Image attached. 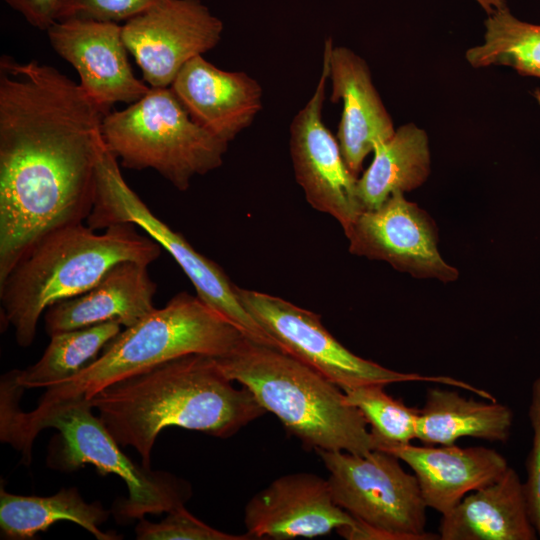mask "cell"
<instances>
[{
	"label": "cell",
	"instance_id": "obj_1",
	"mask_svg": "<svg viewBox=\"0 0 540 540\" xmlns=\"http://www.w3.org/2000/svg\"><path fill=\"white\" fill-rule=\"evenodd\" d=\"M105 115L56 68L0 58V280L42 237L87 220Z\"/></svg>",
	"mask_w": 540,
	"mask_h": 540
},
{
	"label": "cell",
	"instance_id": "obj_2",
	"mask_svg": "<svg viewBox=\"0 0 540 540\" xmlns=\"http://www.w3.org/2000/svg\"><path fill=\"white\" fill-rule=\"evenodd\" d=\"M233 382L215 357L188 354L113 382L88 401L116 442L132 446L150 467L154 443L167 427L225 439L266 413Z\"/></svg>",
	"mask_w": 540,
	"mask_h": 540
},
{
	"label": "cell",
	"instance_id": "obj_3",
	"mask_svg": "<svg viewBox=\"0 0 540 540\" xmlns=\"http://www.w3.org/2000/svg\"><path fill=\"white\" fill-rule=\"evenodd\" d=\"M13 372L1 378L0 439L31 462L32 444L44 428L58 430L51 438L46 458L54 470L70 473L90 464L100 475L114 474L128 488V497L120 498L111 513L118 522L140 520L147 514L168 513L184 505L192 495L188 481L166 471H154L132 461L109 433L86 399L61 401L29 412L20 409L23 394Z\"/></svg>",
	"mask_w": 540,
	"mask_h": 540
},
{
	"label": "cell",
	"instance_id": "obj_4",
	"mask_svg": "<svg viewBox=\"0 0 540 540\" xmlns=\"http://www.w3.org/2000/svg\"><path fill=\"white\" fill-rule=\"evenodd\" d=\"M161 246L133 223L114 224L96 233L84 223L57 229L33 244L0 281L1 318L28 347L46 309L94 286L115 264H151Z\"/></svg>",
	"mask_w": 540,
	"mask_h": 540
},
{
	"label": "cell",
	"instance_id": "obj_5",
	"mask_svg": "<svg viewBox=\"0 0 540 540\" xmlns=\"http://www.w3.org/2000/svg\"><path fill=\"white\" fill-rule=\"evenodd\" d=\"M216 359L305 447L354 454L375 450L364 416L344 391L290 354L245 337Z\"/></svg>",
	"mask_w": 540,
	"mask_h": 540
},
{
	"label": "cell",
	"instance_id": "obj_6",
	"mask_svg": "<svg viewBox=\"0 0 540 540\" xmlns=\"http://www.w3.org/2000/svg\"><path fill=\"white\" fill-rule=\"evenodd\" d=\"M242 331L197 295L181 292L126 327L73 377L46 388L37 407L89 400L104 387L168 360L203 354L220 358L245 338Z\"/></svg>",
	"mask_w": 540,
	"mask_h": 540
},
{
	"label": "cell",
	"instance_id": "obj_7",
	"mask_svg": "<svg viewBox=\"0 0 540 540\" xmlns=\"http://www.w3.org/2000/svg\"><path fill=\"white\" fill-rule=\"evenodd\" d=\"M108 149L128 169H153L179 191L223 164L228 143L195 122L171 87L150 88L103 118Z\"/></svg>",
	"mask_w": 540,
	"mask_h": 540
},
{
	"label": "cell",
	"instance_id": "obj_8",
	"mask_svg": "<svg viewBox=\"0 0 540 540\" xmlns=\"http://www.w3.org/2000/svg\"><path fill=\"white\" fill-rule=\"evenodd\" d=\"M329 472L335 503L358 520L339 534L349 540H434L426 532L427 506L414 473L395 455L315 450Z\"/></svg>",
	"mask_w": 540,
	"mask_h": 540
},
{
	"label": "cell",
	"instance_id": "obj_9",
	"mask_svg": "<svg viewBox=\"0 0 540 540\" xmlns=\"http://www.w3.org/2000/svg\"><path fill=\"white\" fill-rule=\"evenodd\" d=\"M119 223L135 224L164 248L189 278L196 295L237 326L247 338L278 348L241 304L237 285L223 269L155 216L129 187L121 174L118 159L105 144L97 163L94 206L86 224L96 231Z\"/></svg>",
	"mask_w": 540,
	"mask_h": 540
},
{
	"label": "cell",
	"instance_id": "obj_10",
	"mask_svg": "<svg viewBox=\"0 0 540 540\" xmlns=\"http://www.w3.org/2000/svg\"><path fill=\"white\" fill-rule=\"evenodd\" d=\"M244 308L277 347L318 371L343 391L371 384L432 382L473 392L489 393L450 376H428L395 371L347 349L322 324L316 313L277 296L236 286Z\"/></svg>",
	"mask_w": 540,
	"mask_h": 540
},
{
	"label": "cell",
	"instance_id": "obj_11",
	"mask_svg": "<svg viewBox=\"0 0 540 540\" xmlns=\"http://www.w3.org/2000/svg\"><path fill=\"white\" fill-rule=\"evenodd\" d=\"M333 41L324 44L322 70L315 90L290 124V155L297 183L315 210L329 214L343 231L363 212L358 176L346 164L337 138L323 121Z\"/></svg>",
	"mask_w": 540,
	"mask_h": 540
},
{
	"label": "cell",
	"instance_id": "obj_12",
	"mask_svg": "<svg viewBox=\"0 0 540 540\" xmlns=\"http://www.w3.org/2000/svg\"><path fill=\"white\" fill-rule=\"evenodd\" d=\"M223 30L200 0H159L126 21L122 37L144 81L166 88L187 62L218 45Z\"/></svg>",
	"mask_w": 540,
	"mask_h": 540
},
{
	"label": "cell",
	"instance_id": "obj_13",
	"mask_svg": "<svg viewBox=\"0 0 540 540\" xmlns=\"http://www.w3.org/2000/svg\"><path fill=\"white\" fill-rule=\"evenodd\" d=\"M344 233L351 254L384 261L413 278L450 283L459 277L439 251L434 219L404 193H393L380 207L363 211Z\"/></svg>",
	"mask_w": 540,
	"mask_h": 540
},
{
	"label": "cell",
	"instance_id": "obj_14",
	"mask_svg": "<svg viewBox=\"0 0 540 540\" xmlns=\"http://www.w3.org/2000/svg\"><path fill=\"white\" fill-rule=\"evenodd\" d=\"M47 32L52 48L74 67L81 87L104 113L150 90L132 71L118 23L71 19L55 22Z\"/></svg>",
	"mask_w": 540,
	"mask_h": 540
},
{
	"label": "cell",
	"instance_id": "obj_15",
	"mask_svg": "<svg viewBox=\"0 0 540 540\" xmlns=\"http://www.w3.org/2000/svg\"><path fill=\"white\" fill-rule=\"evenodd\" d=\"M356 524L333 500L327 479L309 472L278 477L244 508L246 533L252 539L314 538Z\"/></svg>",
	"mask_w": 540,
	"mask_h": 540
},
{
	"label": "cell",
	"instance_id": "obj_16",
	"mask_svg": "<svg viewBox=\"0 0 540 540\" xmlns=\"http://www.w3.org/2000/svg\"><path fill=\"white\" fill-rule=\"evenodd\" d=\"M170 87L195 122L228 144L263 107V89L255 78L222 70L203 55L187 62Z\"/></svg>",
	"mask_w": 540,
	"mask_h": 540
},
{
	"label": "cell",
	"instance_id": "obj_17",
	"mask_svg": "<svg viewBox=\"0 0 540 540\" xmlns=\"http://www.w3.org/2000/svg\"><path fill=\"white\" fill-rule=\"evenodd\" d=\"M330 100L342 102L336 138L349 169L358 176L365 158L395 132L368 63L345 46H333L329 63Z\"/></svg>",
	"mask_w": 540,
	"mask_h": 540
},
{
	"label": "cell",
	"instance_id": "obj_18",
	"mask_svg": "<svg viewBox=\"0 0 540 540\" xmlns=\"http://www.w3.org/2000/svg\"><path fill=\"white\" fill-rule=\"evenodd\" d=\"M385 451L411 468L427 508L441 515L450 512L470 492L498 480L509 468L502 454L485 446L408 443Z\"/></svg>",
	"mask_w": 540,
	"mask_h": 540
},
{
	"label": "cell",
	"instance_id": "obj_19",
	"mask_svg": "<svg viewBox=\"0 0 540 540\" xmlns=\"http://www.w3.org/2000/svg\"><path fill=\"white\" fill-rule=\"evenodd\" d=\"M147 264L125 260L112 266L85 292L50 305L44 312L49 336L104 322L116 321L129 327L155 307L156 283Z\"/></svg>",
	"mask_w": 540,
	"mask_h": 540
},
{
	"label": "cell",
	"instance_id": "obj_20",
	"mask_svg": "<svg viewBox=\"0 0 540 540\" xmlns=\"http://www.w3.org/2000/svg\"><path fill=\"white\" fill-rule=\"evenodd\" d=\"M440 540H535L523 482L509 466L496 481L467 494L442 515Z\"/></svg>",
	"mask_w": 540,
	"mask_h": 540
},
{
	"label": "cell",
	"instance_id": "obj_21",
	"mask_svg": "<svg viewBox=\"0 0 540 540\" xmlns=\"http://www.w3.org/2000/svg\"><path fill=\"white\" fill-rule=\"evenodd\" d=\"M511 408L496 400L466 398L456 390L429 388L417 419L416 439L426 445L455 444L462 437L506 442Z\"/></svg>",
	"mask_w": 540,
	"mask_h": 540
},
{
	"label": "cell",
	"instance_id": "obj_22",
	"mask_svg": "<svg viewBox=\"0 0 540 540\" xmlns=\"http://www.w3.org/2000/svg\"><path fill=\"white\" fill-rule=\"evenodd\" d=\"M373 159L358 177L357 193L363 211L380 207L393 193L422 186L431 172V152L426 131L414 123L395 129L373 150Z\"/></svg>",
	"mask_w": 540,
	"mask_h": 540
},
{
	"label": "cell",
	"instance_id": "obj_23",
	"mask_svg": "<svg viewBox=\"0 0 540 540\" xmlns=\"http://www.w3.org/2000/svg\"><path fill=\"white\" fill-rule=\"evenodd\" d=\"M111 510L98 501L86 502L76 487L62 488L50 496H23L0 489V530L3 539L29 540L59 521L75 523L98 540H118L121 535L103 532Z\"/></svg>",
	"mask_w": 540,
	"mask_h": 540
},
{
	"label": "cell",
	"instance_id": "obj_24",
	"mask_svg": "<svg viewBox=\"0 0 540 540\" xmlns=\"http://www.w3.org/2000/svg\"><path fill=\"white\" fill-rule=\"evenodd\" d=\"M121 327L119 322L109 321L51 335L35 364L14 370L17 383L24 388H48L73 377L97 359Z\"/></svg>",
	"mask_w": 540,
	"mask_h": 540
},
{
	"label": "cell",
	"instance_id": "obj_25",
	"mask_svg": "<svg viewBox=\"0 0 540 540\" xmlns=\"http://www.w3.org/2000/svg\"><path fill=\"white\" fill-rule=\"evenodd\" d=\"M484 25L483 42L465 53L470 66H506L540 79V25L518 19L507 5L488 14Z\"/></svg>",
	"mask_w": 540,
	"mask_h": 540
},
{
	"label": "cell",
	"instance_id": "obj_26",
	"mask_svg": "<svg viewBox=\"0 0 540 540\" xmlns=\"http://www.w3.org/2000/svg\"><path fill=\"white\" fill-rule=\"evenodd\" d=\"M384 385L371 384L345 390L346 401L364 416L375 449L388 450L416 439L420 409L386 393Z\"/></svg>",
	"mask_w": 540,
	"mask_h": 540
},
{
	"label": "cell",
	"instance_id": "obj_27",
	"mask_svg": "<svg viewBox=\"0 0 540 540\" xmlns=\"http://www.w3.org/2000/svg\"><path fill=\"white\" fill-rule=\"evenodd\" d=\"M138 540H248L247 533L234 535L219 531L190 514L179 506L167 513L158 523L139 520L135 528Z\"/></svg>",
	"mask_w": 540,
	"mask_h": 540
},
{
	"label": "cell",
	"instance_id": "obj_28",
	"mask_svg": "<svg viewBox=\"0 0 540 540\" xmlns=\"http://www.w3.org/2000/svg\"><path fill=\"white\" fill-rule=\"evenodd\" d=\"M159 0H60L57 21L71 19L99 22L128 21Z\"/></svg>",
	"mask_w": 540,
	"mask_h": 540
},
{
	"label": "cell",
	"instance_id": "obj_29",
	"mask_svg": "<svg viewBox=\"0 0 540 540\" xmlns=\"http://www.w3.org/2000/svg\"><path fill=\"white\" fill-rule=\"evenodd\" d=\"M528 416L533 438L526 461L527 476L523 487L529 516L540 538V376L532 384Z\"/></svg>",
	"mask_w": 540,
	"mask_h": 540
},
{
	"label": "cell",
	"instance_id": "obj_30",
	"mask_svg": "<svg viewBox=\"0 0 540 540\" xmlns=\"http://www.w3.org/2000/svg\"><path fill=\"white\" fill-rule=\"evenodd\" d=\"M33 27L47 30L56 22L60 0H4Z\"/></svg>",
	"mask_w": 540,
	"mask_h": 540
},
{
	"label": "cell",
	"instance_id": "obj_31",
	"mask_svg": "<svg viewBox=\"0 0 540 540\" xmlns=\"http://www.w3.org/2000/svg\"><path fill=\"white\" fill-rule=\"evenodd\" d=\"M487 14L506 6L505 0H476Z\"/></svg>",
	"mask_w": 540,
	"mask_h": 540
},
{
	"label": "cell",
	"instance_id": "obj_32",
	"mask_svg": "<svg viewBox=\"0 0 540 540\" xmlns=\"http://www.w3.org/2000/svg\"><path fill=\"white\" fill-rule=\"evenodd\" d=\"M534 97H535V99H536V101H537V103H538V105L540 107V89H536L534 91Z\"/></svg>",
	"mask_w": 540,
	"mask_h": 540
}]
</instances>
